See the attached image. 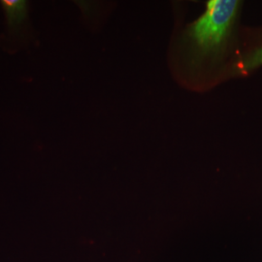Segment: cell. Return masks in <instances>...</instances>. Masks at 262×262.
I'll return each mask as SVG.
<instances>
[{"mask_svg":"<svg viewBox=\"0 0 262 262\" xmlns=\"http://www.w3.org/2000/svg\"><path fill=\"white\" fill-rule=\"evenodd\" d=\"M262 66V45L245 54L234 66L231 74H243Z\"/></svg>","mask_w":262,"mask_h":262,"instance_id":"obj_3","label":"cell"},{"mask_svg":"<svg viewBox=\"0 0 262 262\" xmlns=\"http://www.w3.org/2000/svg\"><path fill=\"white\" fill-rule=\"evenodd\" d=\"M2 7L5 12L8 27L14 31L24 26L28 16V4L26 1L3 0Z\"/></svg>","mask_w":262,"mask_h":262,"instance_id":"obj_2","label":"cell"},{"mask_svg":"<svg viewBox=\"0 0 262 262\" xmlns=\"http://www.w3.org/2000/svg\"><path fill=\"white\" fill-rule=\"evenodd\" d=\"M241 7L237 0H209L204 12L185 28L182 47L191 66L212 64L225 55Z\"/></svg>","mask_w":262,"mask_h":262,"instance_id":"obj_1","label":"cell"}]
</instances>
